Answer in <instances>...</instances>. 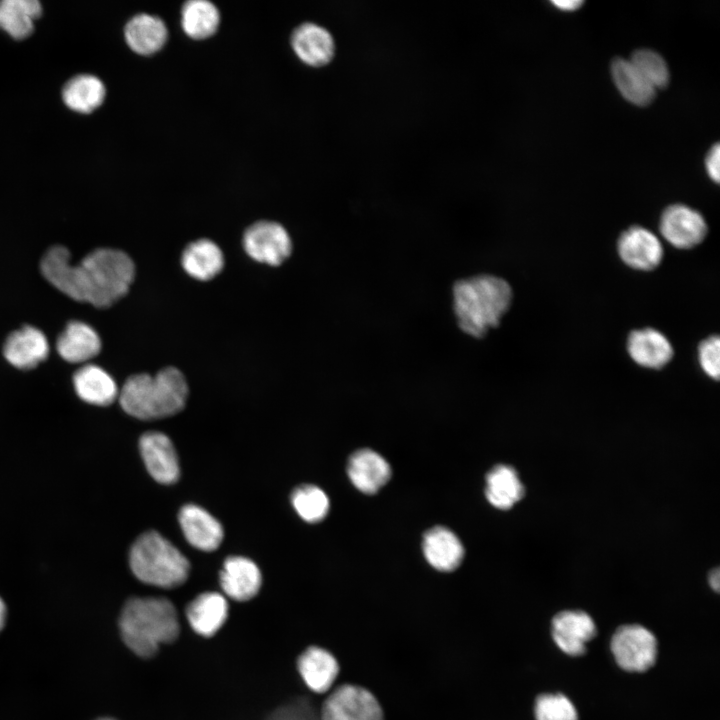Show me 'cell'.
<instances>
[{
    "instance_id": "6da1fadb",
    "label": "cell",
    "mask_w": 720,
    "mask_h": 720,
    "mask_svg": "<svg viewBox=\"0 0 720 720\" xmlns=\"http://www.w3.org/2000/svg\"><path fill=\"white\" fill-rule=\"evenodd\" d=\"M40 268L45 279L68 297L106 308L122 298L134 279L135 267L124 252L100 248L86 255L77 265L63 246L50 248Z\"/></svg>"
},
{
    "instance_id": "7a4b0ae2",
    "label": "cell",
    "mask_w": 720,
    "mask_h": 720,
    "mask_svg": "<svg viewBox=\"0 0 720 720\" xmlns=\"http://www.w3.org/2000/svg\"><path fill=\"white\" fill-rule=\"evenodd\" d=\"M122 639L136 655L154 656L163 644L173 642L180 632L176 608L162 597H134L121 611Z\"/></svg>"
},
{
    "instance_id": "3957f363",
    "label": "cell",
    "mask_w": 720,
    "mask_h": 720,
    "mask_svg": "<svg viewBox=\"0 0 720 720\" xmlns=\"http://www.w3.org/2000/svg\"><path fill=\"white\" fill-rule=\"evenodd\" d=\"M454 312L462 331L483 337L498 326L512 301L510 285L493 275L459 280L453 287Z\"/></svg>"
},
{
    "instance_id": "277c9868",
    "label": "cell",
    "mask_w": 720,
    "mask_h": 720,
    "mask_svg": "<svg viewBox=\"0 0 720 720\" xmlns=\"http://www.w3.org/2000/svg\"><path fill=\"white\" fill-rule=\"evenodd\" d=\"M188 396L184 375L167 367L154 376L137 374L124 383L119 396L123 410L138 419L151 420L172 416L181 411Z\"/></svg>"
},
{
    "instance_id": "5b68a950",
    "label": "cell",
    "mask_w": 720,
    "mask_h": 720,
    "mask_svg": "<svg viewBox=\"0 0 720 720\" xmlns=\"http://www.w3.org/2000/svg\"><path fill=\"white\" fill-rule=\"evenodd\" d=\"M129 564L137 579L161 588L182 585L190 570L187 558L155 531H148L136 539L130 549Z\"/></svg>"
},
{
    "instance_id": "8992f818",
    "label": "cell",
    "mask_w": 720,
    "mask_h": 720,
    "mask_svg": "<svg viewBox=\"0 0 720 720\" xmlns=\"http://www.w3.org/2000/svg\"><path fill=\"white\" fill-rule=\"evenodd\" d=\"M610 649L617 665L627 672L649 670L655 665L658 655L656 637L639 624L618 627L611 637Z\"/></svg>"
},
{
    "instance_id": "52a82bcc",
    "label": "cell",
    "mask_w": 720,
    "mask_h": 720,
    "mask_svg": "<svg viewBox=\"0 0 720 720\" xmlns=\"http://www.w3.org/2000/svg\"><path fill=\"white\" fill-rule=\"evenodd\" d=\"M319 711L321 720H384L383 709L374 694L354 684L336 687Z\"/></svg>"
},
{
    "instance_id": "ba28073f",
    "label": "cell",
    "mask_w": 720,
    "mask_h": 720,
    "mask_svg": "<svg viewBox=\"0 0 720 720\" xmlns=\"http://www.w3.org/2000/svg\"><path fill=\"white\" fill-rule=\"evenodd\" d=\"M243 246L251 258L268 265H280L292 250L288 232L272 221H259L248 227Z\"/></svg>"
},
{
    "instance_id": "9c48e42d",
    "label": "cell",
    "mask_w": 720,
    "mask_h": 720,
    "mask_svg": "<svg viewBox=\"0 0 720 720\" xmlns=\"http://www.w3.org/2000/svg\"><path fill=\"white\" fill-rule=\"evenodd\" d=\"M659 228L665 240L679 249L695 247L707 234L703 216L683 204L668 206L661 215Z\"/></svg>"
},
{
    "instance_id": "30bf717a",
    "label": "cell",
    "mask_w": 720,
    "mask_h": 720,
    "mask_svg": "<svg viewBox=\"0 0 720 720\" xmlns=\"http://www.w3.org/2000/svg\"><path fill=\"white\" fill-rule=\"evenodd\" d=\"M551 635L561 651L578 657L586 653L587 643L597 635V627L588 613L564 610L552 618Z\"/></svg>"
},
{
    "instance_id": "8fae6325",
    "label": "cell",
    "mask_w": 720,
    "mask_h": 720,
    "mask_svg": "<svg viewBox=\"0 0 720 720\" xmlns=\"http://www.w3.org/2000/svg\"><path fill=\"white\" fill-rule=\"evenodd\" d=\"M617 250L626 265L642 271L655 269L664 254L657 236L641 226H631L625 230L618 239Z\"/></svg>"
},
{
    "instance_id": "7c38bea8",
    "label": "cell",
    "mask_w": 720,
    "mask_h": 720,
    "mask_svg": "<svg viewBox=\"0 0 720 720\" xmlns=\"http://www.w3.org/2000/svg\"><path fill=\"white\" fill-rule=\"evenodd\" d=\"M139 449L149 474L161 484L175 483L180 475L177 453L164 433L150 431L143 434Z\"/></svg>"
},
{
    "instance_id": "4fadbf2b",
    "label": "cell",
    "mask_w": 720,
    "mask_h": 720,
    "mask_svg": "<svg viewBox=\"0 0 720 720\" xmlns=\"http://www.w3.org/2000/svg\"><path fill=\"white\" fill-rule=\"evenodd\" d=\"M182 532L188 543L202 551L217 549L223 540V528L219 521L203 508L188 504L178 514Z\"/></svg>"
},
{
    "instance_id": "5bb4252c",
    "label": "cell",
    "mask_w": 720,
    "mask_h": 720,
    "mask_svg": "<svg viewBox=\"0 0 720 720\" xmlns=\"http://www.w3.org/2000/svg\"><path fill=\"white\" fill-rule=\"evenodd\" d=\"M262 584L258 566L242 556L227 558L220 572L223 592L235 601H248L255 597Z\"/></svg>"
},
{
    "instance_id": "9a60e30c",
    "label": "cell",
    "mask_w": 720,
    "mask_h": 720,
    "mask_svg": "<svg viewBox=\"0 0 720 720\" xmlns=\"http://www.w3.org/2000/svg\"><path fill=\"white\" fill-rule=\"evenodd\" d=\"M291 46L302 62L313 67L328 64L335 54L331 33L311 22L303 23L293 31Z\"/></svg>"
},
{
    "instance_id": "2e32d148",
    "label": "cell",
    "mask_w": 720,
    "mask_h": 720,
    "mask_svg": "<svg viewBox=\"0 0 720 720\" xmlns=\"http://www.w3.org/2000/svg\"><path fill=\"white\" fill-rule=\"evenodd\" d=\"M3 353L13 366L31 369L46 359L49 345L42 331L27 325L7 337Z\"/></svg>"
},
{
    "instance_id": "e0dca14e",
    "label": "cell",
    "mask_w": 720,
    "mask_h": 720,
    "mask_svg": "<svg viewBox=\"0 0 720 720\" xmlns=\"http://www.w3.org/2000/svg\"><path fill=\"white\" fill-rule=\"evenodd\" d=\"M297 669L306 686L319 694L331 689L340 670L335 656L319 646H310L299 655Z\"/></svg>"
},
{
    "instance_id": "ac0fdd59",
    "label": "cell",
    "mask_w": 720,
    "mask_h": 720,
    "mask_svg": "<svg viewBox=\"0 0 720 720\" xmlns=\"http://www.w3.org/2000/svg\"><path fill=\"white\" fill-rule=\"evenodd\" d=\"M347 473L358 490L365 494H374L390 479L391 468L381 455L365 448L350 456Z\"/></svg>"
},
{
    "instance_id": "d6986e66",
    "label": "cell",
    "mask_w": 720,
    "mask_h": 720,
    "mask_svg": "<svg viewBox=\"0 0 720 720\" xmlns=\"http://www.w3.org/2000/svg\"><path fill=\"white\" fill-rule=\"evenodd\" d=\"M228 617L226 598L217 592L195 597L186 608V618L195 633L203 637L215 635Z\"/></svg>"
},
{
    "instance_id": "ffe728a7",
    "label": "cell",
    "mask_w": 720,
    "mask_h": 720,
    "mask_svg": "<svg viewBox=\"0 0 720 720\" xmlns=\"http://www.w3.org/2000/svg\"><path fill=\"white\" fill-rule=\"evenodd\" d=\"M627 350L638 365L660 369L673 357V348L664 334L653 328L634 330L627 340Z\"/></svg>"
},
{
    "instance_id": "44dd1931",
    "label": "cell",
    "mask_w": 720,
    "mask_h": 720,
    "mask_svg": "<svg viewBox=\"0 0 720 720\" xmlns=\"http://www.w3.org/2000/svg\"><path fill=\"white\" fill-rule=\"evenodd\" d=\"M423 552L431 566L445 572L456 569L464 556L458 537L442 526L433 527L424 534Z\"/></svg>"
},
{
    "instance_id": "7402d4cb",
    "label": "cell",
    "mask_w": 720,
    "mask_h": 720,
    "mask_svg": "<svg viewBox=\"0 0 720 720\" xmlns=\"http://www.w3.org/2000/svg\"><path fill=\"white\" fill-rule=\"evenodd\" d=\"M124 36L126 43L134 52L150 55L164 46L168 30L159 17L142 13L128 21L124 29Z\"/></svg>"
},
{
    "instance_id": "603a6c76",
    "label": "cell",
    "mask_w": 720,
    "mask_h": 720,
    "mask_svg": "<svg viewBox=\"0 0 720 720\" xmlns=\"http://www.w3.org/2000/svg\"><path fill=\"white\" fill-rule=\"evenodd\" d=\"M56 347L64 360L80 363L99 353L101 341L92 327L81 321H71L59 335Z\"/></svg>"
},
{
    "instance_id": "cb8c5ba5",
    "label": "cell",
    "mask_w": 720,
    "mask_h": 720,
    "mask_svg": "<svg viewBox=\"0 0 720 720\" xmlns=\"http://www.w3.org/2000/svg\"><path fill=\"white\" fill-rule=\"evenodd\" d=\"M73 382L78 396L90 404L109 405L118 394L113 378L96 365H85L78 369L73 376Z\"/></svg>"
},
{
    "instance_id": "d4e9b609",
    "label": "cell",
    "mask_w": 720,
    "mask_h": 720,
    "mask_svg": "<svg viewBox=\"0 0 720 720\" xmlns=\"http://www.w3.org/2000/svg\"><path fill=\"white\" fill-rule=\"evenodd\" d=\"M181 263L191 277L206 281L220 273L224 266V257L216 243L209 239H200L184 249Z\"/></svg>"
},
{
    "instance_id": "484cf974",
    "label": "cell",
    "mask_w": 720,
    "mask_h": 720,
    "mask_svg": "<svg viewBox=\"0 0 720 720\" xmlns=\"http://www.w3.org/2000/svg\"><path fill=\"white\" fill-rule=\"evenodd\" d=\"M485 494L494 507L507 510L524 496V487L513 467L499 464L487 473Z\"/></svg>"
},
{
    "instance_id": "4316f807",
    "label": "cell",
    "mask_w": 720,
    "mask_h": 720,
    "mask_svg": "<svg viewBox=\"0 0 720 720\" xmlns=\"http://www.w3.org/2000/svg\"><path fill=\"white\" fill-rule=\"evenodd\" d=\"M611 75L616 88L628 102L637 106H647L654 100L656 90L629 59L615 58L611 63Z\"/></svg>"
},
{
    "instance_id": "83f0119b",
    "label": "cell",
    "mask_w": 720,
    "mask_h": 720,
    "mask_svg": "<svg viewBox=\"0 0 720 720\" xmlns=\"http://www.w3.org/2000/svg\"><path fill=\"white\" fill-rule=\"evenodd\" d=\"M37 0L0 1V28L15 39H23L33 31L34 21L41 15Z\"/></svg>"
},
{
    "instance_id": "f1b7e54d",
    "label": "cell",
    "mask_w": 720,
    "mask_h": 720,
    "mask_svg": "<svg viewBox=\"0 0 720 720\" xmlns=\"http://www.w3.org/2000/svg\"><path fill=\"white\" fill-rule=\"evenodd\" d=\"M105 94V86L99 78L83 74L73 77L65 84L62 97L71 110L90 113L103 103Z\"/></svg>"
},
{
    "instance_id": "f546056e",
    "label": "cell",
    "mask_w": 720,
    "mask_h": 720,
    "mask_svg": "<svg viewBox=\"0 0 720 720\" xmlns=\"http://www.w3.org/2000/svg\"><path fill=\"white\" fill-rule=\"evenodd\" d=\"M220 22L217 7L207 0L187 1L181 10L183 31L193 39H205L213 35Z\"/></svg>"
},
{
    "instance_id": "4dcf8cb0",
    "label": "cell",
    "mask_w": 720,
    "mask_h": 720,
    "mask_svg": "<svg viewBox=\"0 0 720 720\" xmlns=\"http://www.w3.org/2000/svg\"><path fill=\"white\" fill-rule=\"evenodd\" d=\"M291 502L298 515L310 523L323 520L329 510L327 495L314 485L297 487L291 495Z\"/></svg>"
},
{
    "instance_id": "1f68e13d",
    "label": "cell",
    "mask_w": 720,
    "mask_h": 720,
    "mask_svg": "<svg viewBox=\"0 0 720 720\" xmlns=\"http://www.w3.org/2000/svg\"><path fill=\"white\" fill-rule=\"evenodd\" d=\"M629 61L655 90L668 85L669 69L659 53L651 49H637L631 54Z\"/></svg>"
},
{
    "instance_id": "d6a6232c",
    "label": "cell",
    "mask_w": 720,
    "mask_h": 720,
    "mask_svg": "<svg viewBox=\"0 0 720 720\" xmlns=\"http://www.w3.org/2000/svg\"><path fill=\"white\" fill-rule=\"evenodd\" d=\"M536 720H578V712L571 700L562 693H543L536 697Z\"/></svg>"
},
{
    "instance_id": "836d02e7",
    "label": "cell",
    "mask_w": 720,
    "mask_h": 720,
    "mask_svg": "<svg viewBox=\"0 0 720 720\" xmlns=\"http://www.w3.org/2000/svg\"><path fill=\"white\" fill-rule=\"evenodd\" d=\"M267 720H321L320 711L305 698H297L274 710Z\"/></svg>"
},
{
    "instance_id": "e575fe53",
    "label": "cell",
    "mask_w": 720,
    "mask_h": 720,
    "mask_svg": "<svg viewBox=\"0 0 720 720\" xmlns=\"http://www.w3.org/2000/svg\"><path fill=\"white\" fill-rule=\"evenodd\" d=\"M698 359L702 370L712 379L720 375V340L717 335L702 341L698 348Z\"/></svg>"
},
{
    "instance_id": "d590c367",
    "label": "cell",
    "mask_w": 720,
    "mask_h": 720,
    "mask_svg": "<svg viewBox=\"0 0 720 720\" xmlns=\"http://www.w3.org/2000/svg\"><path fill=\"white\" fill-rule=\"evenodd\" d=\"M719 155H720L719 144L715 143L710 148V150L708 151V153L705 157L706 172H707L708 176L711 178V180H713L716 184L719 183V179H720Z\"/></svg>"
},
{
    "instance_id": "8d00e7d4",
    "label": "cell",
    "mask_w": 720,
    "mask_h": 720,
    "mask_svg": "<svg viewBox=\"0 0 720 720\" xmlns=\"http://www.w3.org/2000/svg\"><path fill=\"white\" fill-rule=\"evenodd\" d=\"M551 4H553L557 9L561 11L571 12L579 9L584 4V2L580 0H558L551 2Z\"/></svg>"
},
{
    "instance_id": "74e56055",
    "label": "cell",
    "mask_w": 720,
    "mask_h": 720,
    "mask_svg": "<svg viewBox=\"0 0 720 720\" xmlns=\"http://www.w3.org/2000/svg\"><path fill=\"white\" fill-rule=\"evenodd\" d=\"M719 578H720V573H719V569H718V568L712 570L711 573H710V575H709V578H708V581H709V584H710L711 588H712L714 591H716V592L719 591V586H720V580H719Z\"/></svg>"
},
{
    "instance_id": "f35d334b",
    "label": "cell",
    "mask_w": 720,
    "mask_h": 720,
    "mask_svg": "<svg viewBox=\"0 0 720 720\" xmlns=\"http://www.w3.org/2000/svg\"><path fill=\"white\" fill-rule=\"evenodd\" d=\"M6 615H7L6 605H5L4 601L2 600V598L0 597V631L5 624Z\"/></svg>"
},
{
    "instance_id": "ab89813d",
    "label": "cell",
    "mask_w": 720,
    "mask_h": 720,
    "mask_svg": "<svg viewBox=\"0 0 720 720\" xmlns=\"http://www.w3.org/2000/svg\"><path fill=\"white\" fill-rule=\"evenodd\" d=\"M97 720H114V719H111V718H101V719H97Z\"/></svg>"
}]
</instances>
